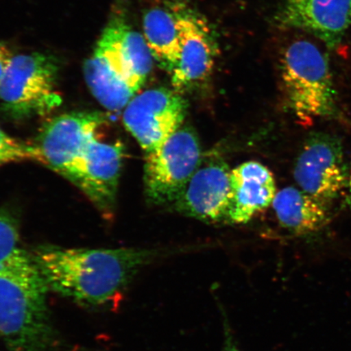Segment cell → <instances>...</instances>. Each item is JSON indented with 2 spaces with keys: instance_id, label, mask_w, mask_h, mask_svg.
Wrapping results in <instances>:
<instances>
[{
  "instance_id": "1",
  "label": "cell",
  "mask_w": 351,
  "mask_h": 351,
  "mask_svg": "<svg viewBox=\"0 0 351 351\" xmlns=\"http://www.w3.org/2000/svg\"><path fill=\"white\" fill-rule=\"evenodd\" d=\"M171 254L165 250L45 245L32 254L48 289L82 304L101 306L121 297L144 267Z\"/></svg>"
},
{
  "instance_id": "2",
  "label": "cell",
  "mask_w": 351,
  "mask_h": 351,
  "mask_svg": "<svg viewBox=\"0 0 351 351\" xmlns=\"http://www.w3.org/2000/svg\"><path fill=\"white\" fill-rule=\"evenodd\" d=\"M152 60L143 35L131 27L123 13L117 12L85 64V80L102 106L121 111L147 81Z\"/></svg>"
},
{
  "instance_id": "3",
  "label": "cell",
  "mask_w": 351,
  "mask_h": 351,
  "mask_svg": "<svg viewBox=\"0 0 351 351\" xmlns=\"http://www.w3.org/2000/svg\"><path fill=\"white\" fill-rule=\"evenodd\" d=\"M47 289L32 254L0 267V335L11 351L51 348Z\"/></svg>"
},
{
  "instance_id": "4",
  "label": "cell",
  "mask_w": 351,
  "mask_h": 351,
  "mask_svg": "<svg viewBox=\"0 0 351 351\" xmlns=\"http://www.w3.org/2000/svg\"><path fill=\"white\" fill-rule=\"evenodd\" d=\"M280 68L289 107L300 121L339 119L330 66L319 47L306 40L293 42L284 52Z\"/></svg>"
},
{
  "instance_id": "5",
  "label": "cell",
  "mask_w": 351,
  "mask_h": 351,
  "mask_svg": "<svg viewBox=\"0 0 351 351\" xmlns=\"http://www.w3.org/2000/svg\"><path fill=\"white\" fill-rule=\"evenodd\" d=\"M58 64L53 57L34 52L13 56L0 82V100L15 117L45 115L59 107Z\"/></svg>"
},
{
  "instance_id": "6",
  "label": "cell",
  "mask_w": 351,
  "mask_h": 351,
  "mask_svg": "<svg viewBox=\"0 0 351 351\" xmlns=\"http://www.w3.org/2000/svg\"><path fill=\"white\" fill-rule=\"evenodd\" d=\"M199 139L181 127L160 146L146 154L144 182L147 195L156 204L175 203L201 165Z\"/></svg>"
},
{
  "instance_id": "7",
  "label": "cell",
  "mask_w": 351,
  "mask_h": 351,
  "mask_svg": "<svg viewBox=\"0 0 351 351\" xmlns=\"http://www.w3.org/2000/svg\"><path fill=\"white\" fill-rule=\"evenodd\" d=\"M187 103L177 90L160 87L136 95L123 113V122L145 153L155 151L181 128Z\"/></svg>"
},
{
  "instance_id": "8",
  "label": "cell",
  "mask_w": 351,
  "mask_h": 351,
  "mask_svg": "<svg viewBox=\"0 0 351 351\" xmlns=\"http://www.w3.org/2000/svg\"><path fill=\"white\" fill-rule=\"evenodd\" d=\"M302 191L328 204L348 188L350 172L339 138L326 133L306 140L293 170Z\"/></svg>"
},
{
  "instance_id": "9",
  "label": "cell",
  "mask_w": 351,
  "mask_h": 351,
  "mask_svg": "<svg viewBox=\"0 0 351 351\" xmlns=\"http://www.w3.org/2000/svg\"><path fill=\"white\" fill-rule=\"evenodd\" d=\"M105 122L96 112L64 114L48 122L37 145L46 165L75 184L82 156Z\"/></svg>"
},
{
  "instance_id": "10",
  "label": "cell",
  "mask_w": 351,
  "mask_h": 351,
  "mask_svg": "<svg viewBox=\"0 0 351 351\" xmlns=\"http://www.w3.org/2000/svg\"><path fill=\"white\" fill-rule=\"evenodd\" d=\"M180 52L170 73L174 90L191 89L207 80L217 56V44L207 21L197 13L180 8Z\"/></svg>"
},
{
  "instance_id": "11",
  "label": "cell",
  "mask_w": 351,
  "mask_h": 351,
  "mask_svg": "<svg viewBox=\"0 0 351 351\" xmlns=\"http://www.w3.org/2000/svg\"><path fill=\"white\" fill-rule=\"evenodd\" d=\"M276 20L285 28L314 34L335 49L351 28V0H285Z\"/></svg>"
},
{
  "instance_id": "12",
  "label": "cell",
  "mask_w": 351,
  "mask_h": 351,
  "mask_svg": "<svg viewBox=\"0 0 351 351\" xmlns=\"http://www.w3.org/2000/svg\"><path fill=\"white\" fill-rule=\"evenodd\" d=\"M230 176L229 167L221 162L200 165L175 201L176 209L201 221H227L230 203Z\"/></svg>"
},
{
  "instance_id": "13",
  "label": "cell",
  "mask_w": 351,
  "mask_h": 351,
  "mask_svg": "<svg viewBox=\"0 0 351 351\" xmlns=\"http://www.w3.org/2000/svg\"><path fill=\"white\" fill-rule=\"evenodd\" d=\"M124 148L118 143L91 140L79 165L75 185L103 212L115 202Z\"/></svg>"
},
{
  "instance_id": "14",
  "label": "cell",
  "mask_w": 351,
  "mask_h": 351,
  "mask_svg": "<svg viewBox=\"0 0 351 351\" xmlns=\"http://www.w3.org/2000/svg\"><path fill=\"white\" fill-rule=\"evenodd\" d=\"M230 203L227 221L244 223L273 204L274 177L258 162L249 161L231 170Z\"/></svg>"
},
{
  "instance_id": "15",
  "label": "cell",
  "mask_w": 351,
  "mask_h": 351,
  "mask_svg": "<svg viewBox=\"0 0 351 351\" xmlns=\"http://www.w3.org/2000/svg\"><path fill=\"white\" fill-rule=\"evenodd\" d=\"M271 205L280 225L298 235L322 230L330 219L328 204L295 187L276 192Z\"/></svg>"
},
{
  "instance_id": "16",
  "label": "cell",
  "mask_w": 351,
  "mask_h": 351,
  "mask_svg": "<svg viewBox=\"0 0 351 351\" xmlns=\"http://www.w3.org/2000/svg\"><path fill=\"white\" fill-rule=\"evenodd\" d=\"M179 11L152 8L143 19V37L153 59L169 73L177 64L180 52Z\"/></svg>"
},
{
  "instance_id": "17",
  "label": "cell",
  "mask_w": 351,
  "mask_h": 351,
  "mask_svg": "<svg viewBox=\"0 0 351 351\" xmlns=\"http://www.w3.org/2000/svg\"><path fill=\"white\" fill-rule=\"evenodd\" d=\"M35 161L46 165L37 145L21 141L12 137L0 127V167L16 162Z\"/></svg>"
},
{
  "instance_id": "18",
  "label": "cell",
  "mask_w": 351,
  "mask_h": 351,
  "mask_svg": "<svg viewBox=\"0 0 351 351\" xmlns=\"http://www.w3.org/2000/svg\"><path fill=\"white\" fill-rule=\"evenodd\" d=\"M28 253L20 247L19 226L10 215L0 213V267L10 265Z\"/></svg>"
},
{
  "instance_id": "19",
  "label": "cell",
  "mask_w": 351,
  "mask_h": 351,
  "mask_svg": "<svg viewBox=\"0 0 351 351\" xmlns=\"http://www.w3.org/2000/svg\"><path fill=\"white\" fill-rule=\"evenodd\" d=\"M218 305L219 308H221L223 322V341L221 351H241L238 346V342H237L235 339L234 332H232V329L230 326V320L227 317L226 311L223 309L221 304H219Z\"/></svg>"
},
{
  "instance_id": "20",
  "label": "cell",
  "mask_w": 351,
  "mask_h": 351,
  "mask_svg": "<svg viewBox=\"0 0 351 351\" xmlns=\"http://www.w3.org/2000/svg\"><path fill=\"white\" fill-rule=\"evenodd\" d=\"M14 55L6 44L0 42V82H1L4 73L7 71L8 66Z\"/></svg>"
},
{
  "instance_id": "21",
  "label": "cell",
  "mask_w": 351,
  "mask_h": 351,
  "mask_svg": "<svg viewBox=\"0 0 351 351\" xmlns=\"http://www.w3.org/2000/svg\"><path fill=\"white\" fill-rule=\"evenodd\" d=\"M346 205L351 209V167L350 170L349 185L348 188V195H346Z\"/></svg>"
}]
</instances>
